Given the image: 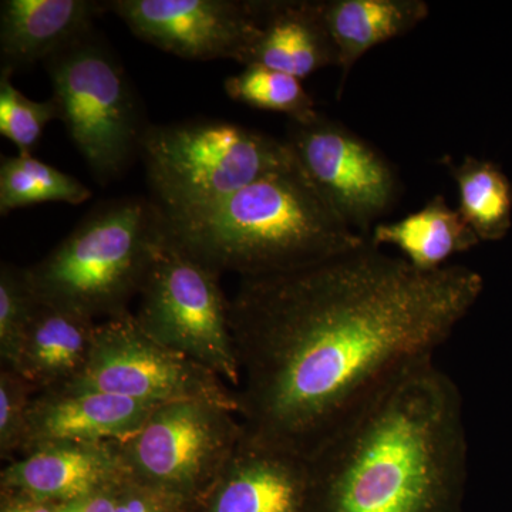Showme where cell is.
<instances>
[{"mask_svg":"<svg viewBox=\"0 0 512 512\" xmlns=\"http://www.w3.org/2000/svg\"><path fill=\"white\" fill-rule=\"evenodd\" d=\"M483 291L468 266L419 271L370 239L296 271L242 278L228 305L242 430L308 457L400 370L434 357Z\"/></svg>","mask_w":512,"mask_h":512,"instance_id":"cell-1","label":"cell"},{"mask_svg":"<svg viewBox=\"0 0 512 512\" xmlns=\"http://www.w3.org/2000/svg\"><path fill=\"white\" fill-rule=\"evenodd\" d=\"M306 460L308 512H451L468 466L463 394L434 357H424Z\"/></svg>","mask_w":512,"mask_h":512,"instance_id":"cell-2","label":"cell"},{"mask_svg":"<svg viewBox=\"0 0 512 512\" xmlns=\"http://www.w3.org/2000/svg\"><path fill=\"white\" fill-rule=\"evenodd\" d=\"M165 237L222 275L285 274L365 245L323 200L296 160L205 210L168 218Z\"/></svg>","mask_w":512,"mask_h":512,"instance_id":"cell-3","label":"cell"},{"mask_svg":"<svg viewBox=\"0 0 512 512\" xmlns=\"http://www.w3.org/2000/svg\"><path fill=\"white\" fill-rule=\"evenodd\" d=\"M154 201L119 198L94 208L46 258L30 266L40 301L86 318H116L138 295L161 234Z\"/></svg>","mask_w":512,"mask_h":512,"instance_id":"cell-4","label":"cell"},{"mask_svg":"<svg viewBox=\"0 0 512 512\" xmlns=\"http://www.w3.org/2000/svg\"><path fill=\"white\" fill-rule=\"evenodd\" d=\"M140 154L154 204L168 218L205 210L295 161L285 140L211 119L150 124Z\"/></svg>","mask_w":512,"mask_h":512,"instance_id":"cell-5","label":"cell"},{"mask_svg":"<svg viewBox=\"0 0 512 512\" xmlns=\"http://www.w3.org/2000/svg\"><path fill=\"white\" fill-rule=\"evenodd\" d=\"M45 66L60 121L94 178L103 185L119 180L150 126L119 57L93 30Z\"/></svg>","mask_w":512,"mask_h":512,"instance_id":"cell-6","label":"cell"},{"mask_svg":"<svg viewBox=\"0 0 512 512\" xmlns=\"http://www.w3.org/2000/svg\"><path fill=\"white\" fill-rule=\"evenodd\" d=\"M220 278L175 247L161 225L134 316L160 345L207 367L235 390L238 363Z\"/></svg>","mask_w":512,"mask_h":512,"instance_id":"cell-7","label":"cell"},{"mask_svg":"<svg viewBox=\"0 0 512 512\" xmlns=\"http://www.w3.org/2000/svg\"><path fill=\"white\" fill-rule=\"evenodd\" d=\"M244 430L235 410L208 400L157 406L119 441L128 477L194 508L220 476Z\"/></svg>","mask_w":512,"mask_h":512,"instance_id":"cell-8","label":"cell"},{"mask_svg":"<svg viewBox=\"0 0 512 512\" xmlns=\"http://www.w3.org/2000/svg\"><path fill=\"white\" fill-rule=\"evenodd\" d=\"M62 390L114 394L153 404L208 400L238 412L232 387L190 357L160 345L130 312L97 323L82 375Z\"/></svg>","mask_w":512,"mask_h":512,"instance_id":"cell-9","label":"cell"},{"mask_svg":"<svg viewBox=\"0 0 512 512\" xmlns=\"http://www.w3.org/2000/svg\"><path fill=\"white\" fill-rule=\"evenodd\" d=\"M285 143L323 200L359 234L366 237L399 200L393 164L339 121L322 114L308 123L289 121Z\"/></svg>","mask_w":512,"mask_h":512,"instance_id":"cell-10","label":"cell"},{"mask_svg":"<svg viewBox=\"0 0 512 512\" xmlns=\"http://www.w3.org/2000/svg\"><path fill=\"white\" fill-rule=\"evenodd\" d=\"M148 45L185 60L244 64L259 32L258 0H109Z\"/></svg>","mask_w":512,"mask_h":512,"instance_id":"cell-11","label":"cell"},{"mask_svg":"<svg viewBox=\"0 0 512 512\" xmlns=\"http://www.w3.org/2000/svg\"><path fill=\"white\" fill-rule=\"evenodd\" d=\"M306 457L242 434L201 512H308Z\"/></svg>","mask_w":512,"mask_h":512,"instance_id":"cell-12","label":"cell"},{"mask_svg":"<svg viewBox=\"0 0 512 512\" xmlns=\"http://www.w3.org/2000/svg\"><path fill=\"white\" fill-rule=\"evenodd\" d=\"M126 476L119 441L37 448L3 468V493L66 505L107 490Z\"/></svg>","mask_w":512,"mask_h":512,"instance_id":"cell-13","label":"cell"},{"mask_svg":"<svg viewBox=\"0 0 512 512\" xmlns=\"http://www.w3.org/2000/svg\"><path fill=\"white\" fill-rule=\"evenodd\" d=\"M157 406L99 392L36 393L18 457L52 444L126 440L144 426Z\"/></svg>","mask_w":512,"mask_h":512,"instance_id":"cell-14","label":"cell"},{"mask_svg":"<svg viewBox=\"0 0 512 512\" xmlns=\"http://www.w3.org/2000/svg\"><path fill=\"white\" fill-rule=\"evenodd\" d=\"M110 12L100 0H3L0 3V72L16 73L79 42Z\"/></svg>","mask_w":512,"mask_h":512,"instance_id":"cell-15","label":"cell"},{"mask_svg":"<svg viewBox=\"0 0 512 512\" xmlns=\"http://www.w3.org/2000/svg\"><path fill=\"white\" fill-rule=\"evenodd\" d=\"M249 64L301 80L336 66L338 56L323 20L320 0L259 2V32L244 66Z\"/></svg>","mask_w":512,"mask_h":512,"instance_id":"cell-16","label":"cell"},{"mask_svg":"<svg viewBox=\"0 0 512 512\" xmlns=\"http://www.w3.org/2000/svg\"><path fill=\"white\" fill-rule=\"evenodd\" d=\"M96 320L37 298L15 370L36 393L62 390L77 379L92 352Z\"/></svg>","mask_w":512,"mask_h":512,"instance_id":"cell-17","label":"cell"},{"mask_svg":"<svg viewBox=\"0 0 512 512\" xmlns=\"http://www.w3.org/2000/svg\"><path fill=\"white\" fill-rule=\"evenodd\" d=\"M320 6L338 56L339 97L357 60L412 32L430 13L424 0H320Z\"/></svg>","mask_w":512,"mask_h":512,"instance_id":"cell-18","label":"cell"},{"mask_svg":"<svg viewBox=\"0 0 512 512\" xmlns=\"http://www.w3.org/2000/svg\"><path fill=\"white\" fill-rule=\"evenodd\" d=\"M370 242L379 248L392 245L414 268L430 272L481 241L460 211L453 210L443 195H436L402 220L376 224Z\"/></svg>","mask_w":512,"mask_h":512,"instance_id":"cell-19","label":"cell"},{"mask_svg":"<svg viewBox=\"0 0 512 512\" xmlns=\"http://www.w3.org/2000/svg\"><path fill=\"white\" fill-rule=\"evenodd\" d=\"M458 211L481 242L503 239L512 225V184L500 165L468 156L450 163Z\"/></svg>","mask_w":512,"mask_h":512,"instance_id":"cell-20","label":"cell"},{"mask_svg":"<svg viewBox=\"0 0 512 512\" xmlns=\"http://www.w3.org/2000/svg\"><path fill=\"white\" fill-rule=\"evenodd\" d=\"M92 191L73 175L37 160L32 154L2 157L0 163V214L43 202L80 205Z\"/></svg>","mask_w":512,"mask_h":512,"instance_id":"cell-21","label":"cell"},{"mask_svg":"<svg viewBox=\"0 0 512 512\" xmlns=\"http://www.w3.org/2000/svg\"><path fill=\"white\" fill-rule=\"evenodd\" d=\"M224 87L229 99L285 114L293 123H308L320 114L301 79L259 64H249L241 73L228 77Z\"/></svg>","mask_w":512,"mask_h":512,"instance_id":"cell-22","label":"cell"},{"mask_svg":"<svg viewBox=\"0 0 512 512\" xmlns=\"http://www.w3.org/2000/svg\"><path fill=\"white\" fill-rule=\"evenodd\" d=\"M12 73L0 72V134L19 154H32L50 121L60 120L56 100H30L12 83Z\"/></svg>","mask_w":512,"mask_h":512,"instance_id":"cell-23","label":"cell"},{"mask_svg":"<svg viewBox=\"0 0 512 512\" xmlns=\"http://www.w3.org/2000/svg\"><path fill=\"white\" fill-rule=\"evenodd\" d=\"M37 305L28 269L10 264L0 268V359L5 369H15L23 339Z\"/></svg>","mask_w":512,"mask_h":512,"instance_id":"cell-24","label":"cell"},{"mask_svg":"<svg viewBox=\"0 0 512 512\" xmlns=\"http://www.w3.org/2000/svg\"><path fill=\"white\" fill-rule=\"evenodd\" d=\"M36 390L15 370L0 372V456L15 460L22 450L30 404Z\"/></svg>","mask_w":512,"mask_h":512,"instance_id":"cell-25","label":"cell"},{"mask_svg":"<svg viewBox=\"0 0 512 512\" xmlns=\"http://www.w3.org/2000/svg\"><path fill=\"white\" fill-rule=\"evenodd\" d=\"M191 508L124 476L114 488L113 512H187Z\"/></svg>","mask_w":512,"mask_h":512,"instance_id":"cell-26","label":"cell"},{"mask_svg":"<svg viewBox=\"0 0 512 512\" xmlns=\"http://www.w3.org/2000/svg\"><path fill=\"white\" fill-rule=\"evenodd\" d=\"M116 485L74 503L60 505L59 512H113Z\"/></svg>","mask_w":512,"mask_h":512,"instance_id":"cell-27","label":"cell"},{"mask_svg":"<svg viewBox=\"0 0 512 512\" xmlns=\"http://www.w3.org/2000/svg\"><path fill=\"white\" fill-rule=\"evenodd\" d=\"M2 512H59V505L43 503L25 495L3 493Z\"/></svg>","mask_w":512,"mask_h":512,"instance_id":"cell-28","label":"cell"}]
</instances>
